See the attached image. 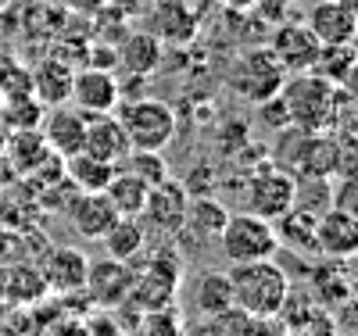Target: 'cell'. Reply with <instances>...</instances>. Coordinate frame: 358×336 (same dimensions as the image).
<instances>
[{"instance_id": "1", "label": "cell", "mask_w": 358, "mask_h": 336, "mask_svg": "<svg viewBox=\"0 0 358 336\" xmlns=\"http://www.w3.org/2000/svg\"><path fill=\"white\" fill-rule=\"evenodd\" d=\"M280 101L287 108L290 129L297 133H334L337 108H341V89L337 82L322 79L315 72H294L280 86Z\"/></svg>"}, {"instance_id": "2", "label": "cell", "mask_w": 358, "mask_h": 336, "mask_svg": "<svg viewBox=\"0 0 358 336\" xmlns=\"http://www.w3.org/2000/svg\"><path fill=\"white\" fill-rule=\"evenodd\" d=\"M229 276V290H233V304L244 308L255 319H273L287 308V297H290V276L273 261V258H262V261H236L226 268Z\"/></svg>"}, {"instance_id": "3", "label": "cell", "mask_w": 358, "mask_h": 336, "mask_svg": "<svg viewBox=\"0 0 358 336\" xmlns=\"http://www.w3.org/2000/svg\"><path fill=\"white\" fill-rule=\"evenodd\" d=\"M115 115L122 122L133 150H165L179 133V118H176L172 104H165L158 97L122 101L115 108Z\"/></svg>"}, {"instance_id": "4", "label": "cell", "mask_w": 358, "mask_h": 336, "mask_svg": "<svg viewBox=\"0 0 358 336\" xmlns=\"http://www.w3.org/2000/svg\"><path fill=\"white\" fill-rule=\"evenodd\" d=\"M215 243H219V251L226 254L229 265L276 258V251H280L276 222L255 215V211H229V219H226V226H222Z\"/></svg>"}, {"instance_id": "5", "label": "cell", "mask_w": 358, "mask_h": 336, "mask_svg": "<svg viewBox=\"0 0 358 336\" xmlns=\"http://www.w3.org/2000/svg\"><path fill=\"white\" fill-rule=\"evenodd\" d=\"M283 79H287V72L276 61V54L268 47H255L236 57V65L229 72V89L236 97H244L248 104H262L280 94Z\"/></svg>"}, {"instance_id": "6", "label": "cell", "mask_w": 358, "mask_h": 336, "mask_svg": "<svg viewBox=\"0 0 358 336\" xmlns=\"http://www.w3.org/2000/svg\"><path fill=\"white\" fill-rule=\"evenodd\" d=\"M179 272H183V261L172 251H155L151 261H147L143 272L133 276V286H129V297L126 304H136L140 312H155V308H165L172 304L176 290H179Z\"/></svg>"}, {"instance_id": "7", "label": "cell", "mask_w": 358, "mask_h": 336, "mask_svg": "<svg viewBox=\"0 0 358 336\" xmlns=\"http://www.w3.org/2000/svg\"><path fill=\"white\" fill-rule=\"evenodd\" d=\"M294 197H297V175L280 165H268L251 175L244 193V211H255V215L276 222L294 207Z\"/></svg>"}, {"instance_id": "8", "label": "cell", "mask_w": 358, "mask_h": 336, "mask_svg": "<svg viewBox=\"0 0 358 336\" xmlns=\"http://www.w3.org/2000/svg\"><path fill=\"white\" fill-rule=\"evenodd\" d=\"M69 104L79 108L83 115H111L122 104V82L115 79L111 68H101V65L76 68Z\"/></svg>"}, {"instance_id": "9", "label": "cell", "mask_w": 358, "mask_h": 336, "mask_svg": "<svg viewBox=\"0 0 358 336\" xmlns=\"http://www.w3.org/2000/svg\"><path fill=\"white\" fill-rule=\"evenodd\" d=\"M305 25L322 47L355 43L358 36V4L355 0H312L305 8Z\"/></svg>"}, {"instance_id": "10", "label": "cell", "mask_w": 358, "mask_h": 336, "mask_svg": "<svg viewBox=\"0 0 358 336\" xmlns=\"http://www.w3.org/2000/svg\"><path fill=\"white\" fill-rule=\"evenodd\" d=\"M315 254L330 258V261H348L358 258V215L330 204L319 211L315 219Z\"/></svg>"}, {"instance_id": "11", "label": "cell", "mask_w": 358, "mask_h": 336, "mask_svg": "<svg viewBox=\"0 0 358 336\" xmlns=\"http://www.w3.org/2000/svg\"><path fill=\"white\" fill-rule=\"evenodd\" d=\"M187 204H190V190L169 175V179L155 182V187L147 190V204L140 211V219H143V226H151V229L172 236V233L183 229Z\"/></svg>"}, {"instance_id": "12", "label": "cell", "mask_w": 358, "mask_h": 336, "mask_svg": "<svg viewBox=\"0 0 358 336\" xmlns=\"http://www.w3.org/2000/svg\"><path fill=\"white\" fill-rule=\"evenodd\" d=\"M268 50L276 54L283 72L294 75V72H312L315 68V57H319L322 43L315 40V33H312L305 22H280V29L273 33V43H268Z\"/></svg>"}, {"instance_id": "13", "label": "cell", "mask_w": 358, "mask_h": 336, "mask_svg": "<svg viewBox=\"0 0 358 336\" xmlns=\"http://www.w3.org/2000/svg\"><path fill=\"white\" fill-rule=\"evenodd\" d=\"M133 276H136V268H129V261H118V258L104 254L101 261H90L83 290L90 293L94 304H101V308H115V304H126Z\"/></svg>"}, {"instance_id": "14", "label": "cell", "mask_w": 358, "mask_h": 336, "mask_svg": "<svg viewBox=\"0 0 358 336\" xmlns=\"http://www.w3.org/2000/svg\"><path fill=\"white\" fill-rule=\"evenodd\" d=\"M40 133L50 147V154L57 158H72L83 150V140H86V115L79 108H69V104H57V108H47L43 111V122H40Z\"/></svg>"}, {"instance_id": "15", "label": "cell", "mask_w": 358, "mask_h": 336, "mask_svg": "<svg viewBox=\"0 0 358 336\" xmlns=\"http://www.w3.org/2000/svg\"><path fill=\"white\" fill-rule=\"evenodd\" d=\"M83 150L86 154H94L108 165H122L126 154H129V136L122 129V122H118V115H86V140H83Z\"/></svg>"}, {"instance_id": "16", "label": "cell", "mask_w": 358, "mask_h": 336, "mask_svg": "<svg viewBox=\"0 0 358 336\" xmlns=\"http://www.w3.org/2000/svg\"><path fill=\"white\" fill-rule=\"evenodd\" d=\"M341 140L334 133H301V150L294 154L290 172L297 179H330L337 175Z\"/></svg>"}, {"instance_id": "17", "label": "cell", "mask_w": 358, "mask_h": 336, "mask_svg": "<svg viewBox=\"0 0 358 336\" xmlns=\"http://www.w3.org/2000/svg\"><path fill=\"white\" fill-rule=\"evenodd\" d=\"M86 272H90V258L79 247H50V254L40 265V276L50 293H83Z\"/></svg>"}, {"instance_id": "18", "label": "cell", "mask_w": 358, "mask_h": 336, "mask_svg": "<svg viewBox=\"0 0 358 336\" xmlns=\"http://www.w3.org/2000/svg\"><path fill=\"white\" fill-rule=\"evenodd\" d=\"M162 57H165V43L151 33V29H133V33H126L122 43H118L115 65L129 75H136V79H147V75L158 72Z\"/></svg>"}, {"instance_id": "19", "label": "cell", "mask_w": 358, "mask_h": 336, "mask_svg": "<svg viewBox=\"0 0 358 336\" xmlns=\"http://www.w3.org/2000/svg\"><path fill=\"white\" fill-rule=\"evenodd\" d=\"M65 219L69 226L76 229V236L83 240H101L111 222L118 219V211L111 207V200L104 193H76L69 204H65Z\"/></svg>"}, {"instance_id": "20", "label": "cell", "mask_w": 358, "mask_h": 336, "mask_svg": "<svg viewBox=\"0 0 358 336\" xmlns=\"http://www.w3.org/2000/svg\"><path fill=\"white\" fill-rule=\"evenodd\" d=\"M151 33L162 43H190L197 36V15L187 0H151Z\"/></svg>"}, {"instance_id": "21", "label": "cell", "mask_w": 358, "mask_h": 336, "mask_svg": "<svg viewBox=\"0 0 358 336\" xmlns=\"http://www.w3.org/2000/svg\"><path fill=\"white\" fill-rule=\"evenodd\" d=\"M72 75L76 68L62 57H47L33 68V97L43 108H57V104H69L72 97Z\"/></svg>"}, {"instance_id": "22", "label": "cell", "mask_w": 358, "mask_h": 336, "mask_svg": "<svg viewBox=\"0 0 358 336\" xmlns=\"http://www.w3.org/2000/svg\"><path fill=\"white\" fill-rule=\"evenodd\" d=\"M190 304L201 319H212L226 308H233V290H229V276L219 268H204L197 272V279L190 286Z\"/></svg>"}, {"instance_id": "23", "label": "cell", "mask_w": 358, "mask_h": 336, "mask_svg": "<svg viewBox=\"0 0 358 336\" xmlns=\"http://www.w3.org/2000/svg\"><path fill=\"white\" fill-rule=\"evenodd\" d=\"M108 258H118V261H136L143 251H147V226L143 219H129V215H118L111 222V229L97 240Z\"/></svg>"}, {"instance_id": "24", "label": "cell", "mask_w": 358, "mask_h": 336, "mask_svg": "<svg viewBox=\"0 0 358 336\" xmlns=\"http://www.w3.org/2000/svg\"><path fill=\"white\" fill-rule=\"evenodd\" d=\"M50 158V147L43 140L40 129H18L8 133V150H4V165H11L15 172H33Z\"/></svg>"}, {"instance_id": "25", "label": "cell", "mask_w": 358, "mask_h": 336, "mask_svg": "<svg viewBox=\"0 0 358 336\" xmlns=\"http://www.w3.org/2000/svg\"><path fill=\"white\" fill-rule=\"evenodd\" d=\"M111 175H115V165H108V161H101L94 154H86V150L65 158V179L72 182L79 193H104Z\"/></svg>"}, {"instance_id": "26", "label": "cell", "mask_w": 358, "mask_h": 336, "mask_svg": "<svg viewBox=\"0 0 358 336\" xmlns=\"http://www.w3.org/2000/svg\"><path fill=\"white\" fill-rule=\"evenodd\" d=\"M226 219H229L226 204H219L215 197H197L187 204V219L179 233H194V240H219Z\"/></svg>"}, {"instance_id": "27", "label": "cell", "mask_w": 358, "mask_h": 336, "mask_svg": "<svg viewBox=\"0 0 358 336\" xmlns=\"http://www.w3.org/2000/svg\"><path fill=\"white\" fill-rule=\"evenodd\" d=\"M147 182L143 179H136L133 172H126V168H115V175H111V182L104 187V197L111 200V207L118 211V215H129V219H140V211H143V204H147Z\"/></svg>"}, {"instance_id": "28", "label": "cell", "mask_w": 358, "mask_h": 336, "mask_svg": "<svg viewBox=\"0 0 358 336\" xmlns=\"http://www.w3.org/2000/svg\"><path fill=\"white\" fill-rule=\"evenodd\" d=\"M43 111H47V108H43L33 94L4 97V101H0V126H4L8 133H18V129H40Z\"/></svg>"}, {"instance_id": "29", "label": "cell", "mask_w": 358, "mask_h": 336, "mask_svg": "<svg viewBox=\"0 0 358 336\" xmlns=\"http://www.w3.org/2000/svg\"><path fill=\"white\" fill-rule=\"evenodd\" d=\"M118 168L133 172L136 179L147 182V187H155V182L169 179V165H165V158H162V150H129L126 161L118 165Z\"/></svg>"}, {"instance_id": "30", "label": "cell", "mask_w": 358, "mask_h": 336, "mask_svg": "<svg viewBox=\"0 0 358 336\" xmlns=\"http://www.w3.org/2000/svg\"><path fill=\"white\" fill-rule=\"evenodd\" d=\"M204 322L212 329V336H255V329H258V319L248 315L244 308H236V304L212 315V319H204Z\"/></svg>"}, {"instance_id": "31", "label": "cell", "mask_w": 358, "mask_h": 336, "mask_svg": "<svg viewBox=\"0 0 358 336\" xmlns=\"http://www.w3.org/2000/svg\"><path fill=\"white\" fill-rule=\"evenodd\" d=\"M22 94H33V68H25L15 57L0 54V101L22 97Z\"/></svg>"}, {"instance_id": "32", "label": "cell", "mask_w": 358, "mask_h": 336, "mask_svg": "<svg viewBox=\"0 0 358 336\" xmlns=\"http://www.w3.org/2000/svg\"><path fill=\"white\" fill-rule=\"evenodd\" d=\"M140 336H187V333H183V315H179L172 304H165V308H155V312H143Z\"/></svg>"}, {"instance_id": "33", "label": "cell", "mask_w": 358, "mask_h": 336, "mask_svg": "<svg viewBox=\"0 0 358 336\" xmlns=\"http://www.w3.org/2000/svg\"><path fill=\"white\" fill-rule=\"evenodd\" d=\"M355 61V43H341V47H322L319 50V57H315V75H322V79H330V82H337L341 75H344V68Z\"/></svg>"}, {"instance_id": "34", "label": "cell", "mask_w": 358, "mask_h": 336, "mask_svg": "<svg viewBox=\"0 0 358 336\" xmlns=\"http://www.w3.org/2000/svg\"><path fill=\"white\" fill-rule=\"evenodd\" d=\"M334 133L337 136H348V140H358V101H341Z\"/></svg>"}, {"instance_id": "35", "label": "cell", "mask_w": 358, "mask_h": 336, "mask_svg": "<svg viewBox=\"0 0 358 336\" xmlns=\"http://www.w3.org/2000/svg\"><path fill=\"white\" fill-rule=\"evenodd\" d=\"M341 140V154H337V175L341 179H355L358 175V140L337 136Z\"/></svg>"}, {"instance_id": "36", "label": "cell", "mask_w": 358, "mask_h": 336, "mask_svg": "<svg viewBox=\"0 0 358 336\" xmlns=\"http://www.w3.org/2000/svg\"><path fill=\"white\" fill-rule=\"evenodd\" d=\"M334 204L351 211V215H358V175L355 179H341V187L334 190Z\"/></svg>"}, {"instance_id": "37", "label": "cell", "mask_w": 358, "mask_h": 336, "mask_svg": "<svg viewBox=\"0 0 358 336\" xmlns=\"http://www.w3.org/2000/svg\"><path fill=\"white\" fill-rule=\"evenodd\" d=\"M337 89L344 101H358V57L351 61V65L344 68V75L337 79Z\"/></svg>"}, {"instance_id": "38", "label": "cell", "mask_w": 358, "mask_h": 336, "mask_svg": "<svg viewBox=\"0 0 358 336\" xmlns=\"http://www.w3.org/2000/svg\"><path fill=\"white\" fill-rule=\"evenodd\" d=\"M222 4L229 11H251V8H258V0H222Z\"/></svg>"}, {"instance_id": "39", "label": "cell", "mask_w": 358, "mask_h": 336, "mask_svg": "<svg viewBox=\"0 0 358 336\" xmlns=\"http://www.w3.org/2000/svg\"><path fill=\"white\" fill-rule=\"evenodd\" d=\"M4 150H8V129L0 126V161H4Z\"/></svg>"}, {"instance_id": "40", "label": "cell", "mask_w": 358, "mask_h": 336, "mask_svg": "<svg viewBox=\"0 0 358 336\" xmlns=\"http://www.w3.org/2000/svg\"><path fill=\"white\" fill-rule=\"evenodd\" d=\"M355 4H358V0H355Z\"/></svg>"}]
</instances>
